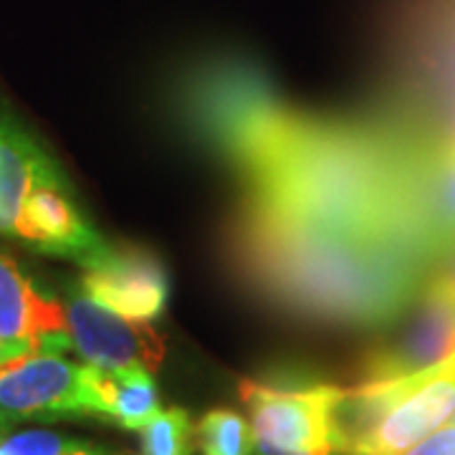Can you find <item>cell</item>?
<instances>
[{"mask_svg": "<svg viewBox=\"0 0 455 455\" xmlns=\"http://www.w3.org/2000/svg\"><path fill=\"white\" fill-rule=\"evenodd\" d=\"M427 281H430L435 289H440V291L445 293V296H448V299L455 304V251L445 256L443 266H440L438 271L427 278Z\"/></svg>", "mask_w": 455, "mask_h": 455, "instance_id": "9a60e30c", "label": "cell"}, {"mask_svg": "<svg viewBox=\"0 0 455 455\" xmlns=\"http://www.w3.org/2000/svg\"><path fill=\"white\" fill-rule=\"evenodd\" d=\"M407 455H455V423L438 427Z\"/></svg>", "mask_w": 455, "mask_h": 455, "instance_id": "5bb4252c", "label": "cell"}, {"mask_svg": "<svg viewBox=\"0 0 455 455\" xmlns=\"http://www.w3.org/2000/svg\"><path fill=\"white\" fill-rule=\"evenodd\" d=\"M64 309L71 347L86 359V364L107 372H155L163 364V337L147 322L130 319L104 307L92 293H86L82 283L68 289Z\"/></svg>", "mask_w": 455, "mask_h": 455, "instance_id": "3957f363", "label": "cell"}, {"mask_svg": "<svg viewBox=\"0 0 455 455\" xmlns=\"http://www.w3.org/2000/svg\"><path fill=\"white\" fill-rule=\"evenodd\" d=\"M455 412V355L418 374L412 387L341 455H407Z\"/></svg>", "mask_w": 455, "mask_h": 455, "instance_id": "5b68a950", "label": "cell"}, {"mask_svg": "<svg viewBox=\"0 0 455 455\" xmlns=\"http://www.w3.org/2000/svg\"><path fill=\"white\" fill-rule=\"evenodd\" d=\"M61 175V170L38 147L31 134L0 119V233L16 238L26 197L41 182Z\"/></svg>", "mask_w": 455, "mask_h": 455, "instance_id": "9c48e42d", "label": "cell"}, {"mask_svg": "<svg viewBox=\"0 0 455 455\" xmlns=\"http://www.w3.org/2000/svg\"><path fill=\"white\" fill-rule=\"evenodd\" d=\"M196 448V427L185 410L170 407L160 410L142 427L140 455H193Z\"/></svg>", "mask_w": 455, "mask_h": 455, "instance_id": "7c38bea8", "label": "cell"}, {"mask_svg": "<svg viewBox=\"0 0 455 455\" xmlns=\"http://www.w3.org/2000/svg\"><path fill=\"white\" fill-rule=\"evenodd\" d=\"M64 455H109V453L99 451V448H94V445H89V443H79V440H68V445H66V453Z\"/></svg>", "mask_w": 455, "mask_h": 455, "instance_id": "2e32d148", "label": "cell"}, {"mask_svg": "<svg viewBox=\"0 0 455 455\" xmlns=\"http://www.w3.org/2000/svg\"><path fill=\"white\" fill-rule=\"evenodd\" d=\"M203 455H253V427L235 410H211L197 423Z\"/></svg>", "mask_w": 455, "mask_h": 455, "instance_id": "8fae6325", "label": "cell"}, {"mask_svg": "<svg viewBox=\"0 0 455 455\" xmlns=\"http://www.w3.org/2000/svg\"><path fill=\"white\" fill-rule=\"evenodd\" d=\"M94 418L112 420L127 430H142L155 415H160V395L152 372L147 370H116L107 372L92 367Z\"/></svg>", "mask_w": 455, "mask_h": 455, "instance_id": "30bf717a", "label": "cell"}, {"mask_svg": "<svg viewBox=\"0 0 455 455\" xmlns=\"http://www.w3.org/2000/svg\"><path fill=\"white\" fill-rule=\"evenodd\" d=\"M455 355V304L425 281L418 304L362 359V382L397 379Z\"/></svg>", "mask_w": 455, "mask_h": 455, "instance_id": "277c9868", "label": "cell"}, {"mask_svg": "<svg viewBox=\"0 0 455 455\" xmlns=\"http://www.w3.org/2000/svg\"><path fill=\"white\" fill-rule=\"evenodd\" d=\"M0 341L33 352L71 349L64 304L41 291L16 260L0 253Z\"/></svg>", "mask_w": 455, "mask_h": 455, "instance_id": "8992f818", "label": "cell"}, {"mask_svg": "<svg viewBox=\"0 0 455 455\" xmlns=\"http://www.w3.org/2000/svg\"><path fill=\"white\" fill-rule=\"evenodd\" d=\"M451 423H455V412H453V418H451Z\"/></svg>", "mask_w": 455, "mask_h": 455, "instance_id": "ac0fdd59", "label": "cell"}, {"mask_svg": "<svg viewBox=\"0 0 455 455\" xmlns=\"http://www.w3.org/2000/svg\"><path fill=\"white\" fill-rule=\"evenodd\" d=\"M92 364L33 352L0 367V427L23 420L94 418Z\"/></svg>", "mask_w": 455, "mask_h": 455, "instance_id": "7a4b0ae2", "label": "cell"}, {"mask_svg": "<svg viewBox=\"0 0 455 455\" xmlns=\"http://www.w3.org/2000/svg\"><path fill=\"white\" fill-rule=\"evenodd\" d=\"M16 238L49 256L76 260L84 268L107 251V243L74 205L64 175L33 188L18 220Z\"/></svg>", "mask_w": 455, "mask_h": 455, "instance_id": "ba28073f", "label": "cell"}, {"mask_svg": "<svg viewBox=\"0 0 455 455\" xmlns=\"http://www.w3.org/2000/svg\"><path fill=\"white\" fill-rule=\"evenodd\" d=\"M79 281L104 307L130 319L149 322L160 316L167 301V276L160 260L134 245H107Z\"/></svg>", "mask_w": 455, "mask_h": 455, "instance_id": "52a82bcc", "label": "cell"}, {"mask_svg": "<svg viewBox=\"0 0 455 455\" xmlns=\"http://www.w3.org/2000/svg\"><path fill=\"white\" fill-rule=\"evenodd\" d=\"M20 357H26V352H23V349H18V347H11V344L0 341V367H5V364H11V362H16V359Z\"/></svg>", "mask_w": 455, "mask_h": 455, "instance_id": "e0dca14e", "label": "cell"}, {"mask_svg": "<svg viewBox=\"0 0 455 455\" xmlns=\"http://www.w3.org/2000/svg\"><path fill=\"white\" fill-rule=\"evenodd\" d=\"M241 400L251 412L253 455H334L341 387H271L243 379Z\"/></svg>", "mask_w": 455, "mask_h": 455, "instance_id": "6da1fadb", "label": "cell"}, {"mask_svg": "<svg viewBox=\"0 0 455 455\" xmlns=\"http://www.w3.org/2000/svg\"><path fill=\"white\" fill-rule=\"evenodd\" d=\"M68 438L46 433V430H28L11 438H0V455H64Z\"/></svg>", "mask_w": 455, "mask_h": 455, "instance_id": "4fadbf2b", "label": "cell"}]
</instances>
